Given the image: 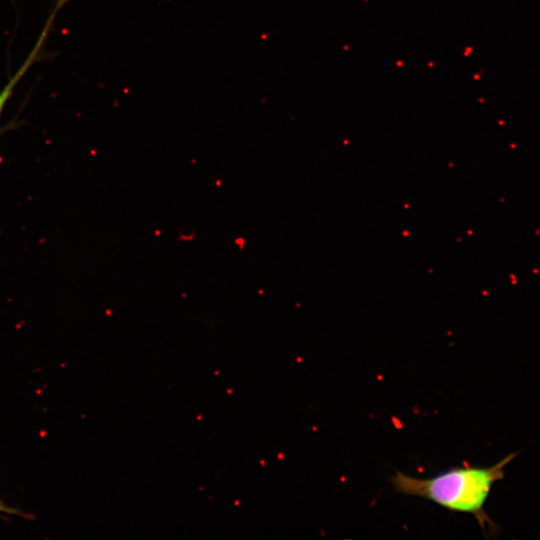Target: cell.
I'll return each mask as SVG.
<instances>
[{
  "label": "cell",
  "instance_id": "2",
  "mask_svg": "<svg viewBox=\"0 0 540 540\" xmlns=\"http://www.w3.org/2000/svg\"><path fill=\"white\" fill-rule=\"evenodd\" d=\"M49 31L47 29H43L41 32L40 37L38 38L37 43L35 44L33 50L30 52L22 66L18 69V71L13 75V77L10 78L9 82L4 86V88L0 91V115L9 100L10 96L13 93L14 88L18 84V82L22 79V77L26 74L28 69L33 65V63L38 59V56L41 52V48L44 45L45 39L48 36Z\"/></svg>",
  "mask_w": 540,
  "mask_h": 540
},
{
  "label": "cell",
  "instance_id": "3",
  "mask_svg": "<svg viewBox=\"0 0 540 540\" xmlns=\"http://www.w3.org/2000/svg\"><path fill=\"white\" fill-rule=\"evenodd\" d=\"M0 512L6 513V514L18 515V516H23V515L25 516V514L22 513L21 511L14 509L12 507H9L6 504L0 505Z\"/></svg>",
  "mask_w": 540,
  "mask_h": 540
},
{
  "label": "cell",
  "instance_id": "1",
  "mask_svg": "<svg viewBox=\"0 0 540 540\" xmlns=\"http://www.w3.org/2000/svg\"><path fill=\"white\" fill-rule=\"evenodd\" d=\"M518 453H511L489 467H452L429 478L396 471L390 481L396 492L424 498L451 512L472 514L484 533H494L497 525L484 506L493 485L504 478L505 467Z\"/></svg>",
  "mask_w": 540,
  "mask_h": 540
},
{
  "label": "cell",
  "instance_id": "4",
  "mask_svg": "<svg viewBox=\"0 0 540 540\" xmlns=\"http://www.w3.org/2000/svg\"><path fill=\"white\" fill-rule=\"evenodd\" d=\"M0 505H5V503H4V502H2V500H1V499H0Z\"/></svg>",
  "mask_w": 540,
  "mask_h": 540
}]
</instances>
